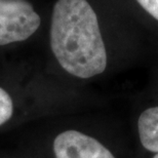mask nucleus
I'll return each instance as SVG.
<instances>
[{"mask_svg":"<svg viewBox=\"0 0 158 158\" xmlns=\"http://www.w3.org/2000/svg\"><path fill=\"white\" fill-rule=\"evenodd\" d=\"M50 47L69 74L90 78L107 67V52L99 21L87 0H58L50 25Z\"/></svg>","mask_w":158,"mask_h":158,"instance_id":"1","label":"nucleus"},{"mask_svg":"<svg viewBox=\"0 0 158 158\" xmlns=\"http://www.w3.org/2000/svg\"><path fill=\"white\" fill-rule=\"evenodd\" d=\"M40 23L39 15L26 0H0V46L28 39Z\"/></svg>","mask_w":158,"mask_h":158,"instance_id":"2","label":"nucleus"},{"mask_svg":"<svg viewBox=\"0 0 158 158\" xmlns=\"http://www.w3.org/2000/svg\"><path fill=\"white\" fill-rule=\"evenodd\" d=\"M56 158H115L96 139L77 131L60 134L53 142Z\"/></svg>","mask_w":158,"mask_h":158,"instance_id":"3","label":"nucleus"},{"mask_svg":"<svg viewBox=\"0 0 158 158\" xmlns=\"http://www.w3.org/2000/svg\"><path fill=\"white\" fill-rule=\"evenodd\" d=\"M138 126L142 145L151 152L158 153V106L145 110Z\"/></svg>","mask_w":158,"mask_h":158,"instance_id":"4","label":"nucleus"},{"mask_svg":"<svg viewBox=\"0 0 158 158\" xmlns=\"http://www.w3.org/2000/svg\"><path fill=\"white\" fill-rule=\"evenodd\" d=\"M14 113V102L7 91L0 87V126L7 122Z\"/></svg>","mask_w":158,"mask_h":158,"instance_id":"5","label":"nucleus"},{"mask_svg":"<svg viewBox=\"0 0 158 158\" xmlns=\"http://www.w3.org/2000/svg\"><path fill=\"white\" fill-rule=\"evenodd\" d=\"M142 7L158 21V0H137Z\"/></svg>","mask_w":158,"mask_h":158,"instance_id":"6","label":"nucleus"},{"mask_svg":"<svg viewBox=\"0 0 158 158\" xmlns=\"http://www.w3.org/2000/svg\"><path fill=\"white\" fill-rule=\"evenodd\" d=\"M153 158H158V153H157V154H156V155H155V156H154Z\"/></svg>","mask_w":158,"mask_h":158,"instance_id":"7","label":"nucleus"}]
</instances>
